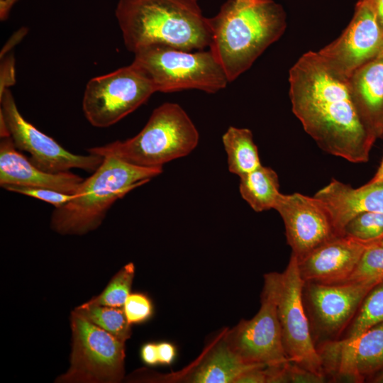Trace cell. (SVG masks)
<instances>
[{"instance_id":"obj_1","label":"cell","mask_w":383,"mask_h":383,"mask_svg":"<svg viewBox=\"0 0 383 383\" xmlns=\"http://www.w3.org/2000/svg\"><path fill=\"white\" fill-rule=\"evenodd\" d=\"M289 82L292 111L323 150L353 163L369 160L376 138L357 111L348 79L309 51L289 70Z\"/></svg>"},{"instance_id":"obj_2","label":"cell","mask_w":383,"mask_h":383,"mask_svg":"<svg viewBox=\"0 0 383 383\" xmlns=\"http://www.w3.org/2000/svg\"><path fill=\"white\" fill-rule=\"evenodd\" d=\"M209 22V48L230 82L248 70L287 27L284 10L274 0H226Z\"/></svg>"},{"instance_id":"obj_3","label":"cell","mask_w":383,"mask_h":383,"mask_svg":"<svg viewBox=\"0 0 383 383\" xmlns=\"http://www.w3.org/2000/svg\"><path fill=\"white\" fill-rule=\"evenodd\" d=\"M115 16L133 53L155 44L202 50L211 42L209 18L197 0H118Z\"/></svg>"},{"instance_id":"obj_4","label":"cell","mask_w":383,"mask_h":383,"mask_svg":"<svg viewBox=\"0 0 383 383\" xmlns=\"http://www.w3.org/2000/svg\"><path fill=\"white\" fill-rule=\"evenodd\" d=\"M101 165L81 183L74 197L55 208L50 226L60 234L82 235L99 227L112 205L162 169L131 165L113 156L104 157Z\"/></svg>"},{"instance_id":"obj_5","label":"cell","mask_w":383,"mask_h":383,"mask_svg":"<svg viewBox=\"0 0 383 383\" xmlns=\"http://www.w3.org/2000/svg\"><path fill=\"white\" fill-rule=\"evenodd\" d=\"M199 140L198 130L183 108L167 102L153 110L145 126L133 138L87 151L142 167L162 169L166 163L191 153Z\"/></svg>"},{"instance_id":"obj_6","label":"cell","mask_w":383,"mask_h":383,"mask_svg":"<svg viewBox=\"0 0 383 383\" xmlns=\"http://www.w3.org/2000/svg\"><path fill=\"white\" fill-rule=\"evenodd\" d=\"M133 64L150 79L156 92L198 89L215 94L230 82L212 52L150 45L136 50Z\"/></svg>"},{"instance_id":"obj_7","label":"cell","mask_w":383,"mask_h":383,"mask_svg":"<svg viewBox=\"0 0 383 383\" xmlns=\"http://www.w3.org/2000/svg\"><path fill=\"white\" fill-rule=\"evenodd\" d=\"M273 285L282 343L290 362L326 378L303 299L305 282L292 254L282 272L267 273Z\"/></svg>"},{"instance_id":"obj_8","label":"cell","mask_w":383,"mask_h":383,"mask_svg":"<svg viewBox=\"0 0 383 383\" xmlns=\"http://www.w3.org/2000/svg\"><path fill=\"white\" fill-rule=\"evenodd\" d=\"M155 92L150 79L131 63L87 82L83 112L91 126L107 128L133 112Z\"/></svg>"},{"instance_id":"obj_9","label":"cell","mask_w":383,"mask_h":383,"mask_svg":"<svg viewBox=\"0 0 383 383\" xmlns=\"http://www.w3.org/2000/svg\"><path fill=\"white\" fill-rule=\"evenodd\" d=\"M71 366L60 382H118L124 374L125 342L77 311L71 314Z\"/></svg>"},{"instance_id":"obj_10","label":"cell","mask_w":383,"mask_h":383,"mask_svg":"<svg viewBox=\"0 0 383 383\" xmlns=\"http://www.w3.org/2000/svg\"><path fill=\"white\" fill-rule=\"evenodd\" d=\"M372 282L338 284L305 282L303 299L316 345L338 340L345 331L369 291Z\"/></svg>"},{"instance_id":"obj_11","label":"cell","mask_w":383,"mask_h":383,"mask_svg":"<svg viewBox=\"0 0 383 383\" xmlns=\"http://www.w3.org/2000/svg\"><path fill=\"white\" fill-rule=\"evenodd\" d=\"M0 116L6 123L16 148L28 152V159L39 169L58 173L77 168L93 173L103 162L104 157L101 155H78L67 150L27 121L18 111L9 89L0 93Z\"/></svg>"},{"instance_id":"obj_12","label":"cell","mask_w":383,"mask_h":383,"mask_svg":"<svg viewBox=\"0 0 383 383\" xmlns=\"http://www.w3.org/2000/svg\"><path fill=\"white\" fill-rule=\"evenodd\" d=\"M224 338L229 348L248 362L275 366L290 362L284 349L274 291L267 273L264 275L258 312L226 331Z\"/></svg>"},{"instance_id":"obj_13","label":"cell","mask_w":383,"mask_h":383,"mask_svg":"<svg viewBox=\"0 0 383 383\" xmlns=\"http://www.w3.org/2000/svg\"><path fill=\"white\" fill-rule=\"evenodd\" d=\"M334 73L348 79L358 68L383 54V29L370 0H359L342 34L317 52Z\"/></svg>"},{"instance_id":"obj_14","label":"cell","mask_w":383,"mask_h":383,"mask_svg":"<svg viewBox=\"0 0 383 383\" xmlns=\"http://www.w3.org/2000/svg\"><path fill=\"white\" fill-rule=\"evenodd\" d=\"M316 348L326 376L362 382L383 370V322L352 340L326 342Z\"/></svg>"},{"instance_id":"obj_15","label":"cell","mask_w":383,"mask_h":383,"mask_svg":"<svg viewBox=\"0 0 383 383\" xmlns=\"http://www.w3.org/2000/svg\"><path fill=\"white\" fill-rule=\"evenodd\" d=\"M274 209L283 220L287 243L297 260L338 236L330 214L314 196L280 194Z\"/></svg>"},{"instance_id":"obj_16","label":"cell","mask_w":383,"mask_h":383,"mask_svg":"<svg viewBox=\"0 0 383 383\" xmlns=\"http://www.w3.org/2000/svg\"><path fill=\"white\" fill-rule=\"evenodd\" d=\"M367 245L348 236H336L297 260L299 274L305 282H345Z\"/></svg>"},{"instance_id":"obj_17","label":"cell","mask_w":383,"mask_h":383,"mask_svg":"<svg viewBox=\"0 0 383 383\" xmlns=\"http://www.w3.org/2000/svg\"><path fill=\"white\" fill-rule=\"evenodd\" d=\"M84 179L68 172L51 173L42 170L18 151L11 137L0 141V185L46 188L74 194Z\"/></svg>"},{"instance_id":"obj_18","label":"cell","mask_w":383,"mask_h":383,"mask_svg":"<svg viewBox=\"0 0 383 383\" xmlns=\"http://www.w3.org/2000/svg\"><path fill=\"white\" fill-rule=\"evenodd\" d=\"M314 196L323 204L338 235H341L344 226L355 216L383 211V180L370 181L355 189L333 179Z\"/></svg>"},{"instance_id":"obj_19","label":"cell","mask_w":383,"mask_h":383,"mask_svg":"<svg viewBox=\"0 0 383 383\" xmlns=\"http://www.w3.org/2000/svg\"><path fill=\"white\" fill-rule=\"evenodd\" d=\"M348 83L365 126L376 139L383 137V54L355 71Z\"/></svg>"},{"instance_id":"obj_20","label":"cell","mask_w":383,"mask_h":383,"mask_svg":"<svg viewBox=\"0 0 383 383\" xmlns=\"http://www.w3.org/2000/svg\"><path fill=\"white\" fill-rule=\"evenodd\" d=\"M262 365L243 360L228 345L224 335L189 378L196 383H235L245 372Z\"/></svg>"},{"instance_id":"obj_21","label":"cell","mask_w":383,"mask_h":383,"mask_svg":"<svg viewBox=\"0 0 383 383\" xmlns=\"http://www.w3.org/2000/svg\"><path fill=\"white\" fill-rule=\"evenodd\" d=\"M279 189V178L276 172L262 165L240 177V195L256 212L274 209L281 194Z\"/></svg>"},{"instance_id":"obj_22","label":"cell","mask_w":383,"mask_h":383,"mask_svg":"<svg viewBox=\"0 0 383 383\" xmlns=\"http://www.w3.org/2000/svg\"><path fill=\"white\" fill-rule=\"evenodd\" d=\"M230 172L241 177L254 170L261 162L251 131L230 126L222 136Z\"/></svg>"},{"instance_id":"obj_23","label":"cell","mask_w":383,"mask_h":383,"mask_svg":"<svg viewBox=\"0 0 383 383\" xmlns=\"http://www.w3.org/2000/svg\"><path fill=\"white\" fill-rule=\"evenodd\" d=\"M383 322V282L374 285L362 300L357 313L338 340H352Z\"/></svg>"},{"instance_id":"obj_24","label":"cell","mask_w":383,"mask_h":383,"mask_svg":"<svg viewBox=\"0 0 383 383\" xmlns=\"http://www.w3.org/2000/svg\"><path fill=\"white\" fill-rule=\"evenodd\" d=\"M75 311L123 342L131 337V325L123 309L86 302L77 307Z\"/></svg>"},{"instance_id":"obj_25","label":"cell","mask_w":383,"mask_h":383,"mask_svg":"<svg viewBox=\"0 0 383 383\" xmlns=\"http://www.w3.org/2000/svg\"><path fill=\"white\" fill-rule=\"evenodd\" d=\"M341 235L366 245L380 242L383 240V211L364 212L355 216L344 226Z\"/></svg>"},{"instance_id":"obj_26","label":"cell","mask_w":383,"mask_h":383,"mask_svg":"<svg viewBox=\"0 0 383 383\" xmlns=\"http://www.w3.org/2000/svg\"><path fill=\"white\" fill-rule=\"evenodd\" d=\"M134 274L133 263L126 265L112 277L102 293L87 303L116 308L123 306L131 294Z\"/></svg>"},{"instance_id":"obj_27","label":"cell","mask_w":383,"mask_h":383,"mask_svg":"<svg viewBox=\"0 0 383 383\" xmlns=\"http://www.w3.org/2000/svg\"><path fill=\"white\" fill-rule=\"evenodd\" d=\"M383 282V246L370 244L365 248L357 267L345 282Z\"/></svg>"},{"instance_id":"obj_28","label":"cell","mask_w":383,"mask_h":383,"mask_svg":"<svg viewBox=\"0 0 383 383\" xmlns=\"http://www.w3.org/2000/svg\"><path fill=\"white\" fill-rule=\"evenodd\" d=\"M123 307L130 325L146 321L152 316L153 312L150 299L141 293L130 294Z\"/></svg>"},{"instance_id":"obj_29","label":"cell","mask_w":383,"mask_h":383,"mask_svg":"<svg viewBox=\"0 0 383 383\" xmlns=\"http://www.w3.org/2000/svg\"><path fill=\"white\" fill-rule=\"evenodd\" d=\"M3 188L11 192L21 194L41 200L52 204L55 208L62 206L70 201L74 196V194H65L55 190L41 187L7 185Z\"/></svg>"},{"instance_id":"obj_30","label":"cell","mask_w":383,"mask_h":383,"mask_svg":"<svg viewBox=\"0 0 383 383\" xmlns=\"http://www.w3.org/2000/svg\"><path fill=\"white\" fill-rule=\"evenodd\" d=\"M265 367L252 368L243 373L235 383H266Z\"/></svg>"},{"instance_id":"obj_31","label":"cell","mask_w":383,"mask_h":383,"mask_svg":"<svg viewBox=\"0 0 383 383\" xmlns=\"http://www.w3.org/2000/svg\"><path fill=\"white\" fill-rule=\"evenodd\" d=\"M14 60L9 58L4 61L1 67L0 93L15 83Z\"/></svg>"},{"instance_id":"obj_32","label":"cell","mask_w":383,"mask_h":383,"mask_svg":"<svg viewBox=\"0 0 383 383\" xmlns=\"http://www.w3.org/2000/svg\"><path fill=\"white\" fill-rule=\"evenodd\" d=\"M158 363L170 365L174 359L176 350L174 346L167 342L157 343Z\"/></svg>"},{"instance_id":"obj_33","label":"cell","mask_w":383,"mask_h":383,"mask_svg":"<svg viewBox=\"0 0 383 383\" xmlns=\"http://www.w3.org/2000/svg\"><path fill=\"white\" fill-rule=\"evenodd\" d=\"M140 356L144 363L148 365L158 364L157 344L153 343L144 344L140 350Z\"/></svg>"},{"instance_id":"obj_34","label":"cell","mask_w":383,"mask_h":383,"mask_svg":"<svg viewBox=\"0 0 383 383\" xmlns=\"http://www.w3.org/2000/svg\"><path fill=\"white\" fill-rule=\"evenodd\" d=\"M18 0H6L0 3V18L1 21L6 20L9 14Z\"/></svg>"},{"instance_id":"obj_35","label":"cell","mask_w":383,"mask_h":383,"mask_svg":"<svg viewBox=\"0 0 383 383\" xmlns=\"http://www.w3.org/2000/svg\"><path fill=\"white\" fill-rule=\"evenodd\" d=\"M375 11L378 21L383 29V0H370Z\"/></svg>"},{"instance_id":"obj_36","label":"cell","mask_w":383,"mask_h":383,"mask_svg":"<svg viewBox=\"0 0 383 383\" xmlns=\"http://www.w3.org/2000/svg\"><path fill=\"white\" fill-rule=\"evenodd\" d=\"M380 180H383V159L381 162V164L377 172L375 173L374 176L370 181L374 182V181H380Z\"/></svg>"},{"instance_id":"obj_37","label":"cell","mask_w":383,"mask_h":383,"mask_svg":"<svg viewBox=\"0 0 383 383\" xmlns=\"http://www.w3.org/2000/svg\"><path fill=\"white\" fill-rule=\"evenodd\" d=\"M374 382L383 383V370L378 373V375L373 379Z\"/></svg>"},{"instance_id":"obj_38","label":"cell","mask_w":383,"mask_h":383,"mask_svg":"<svg viewBox=\"0 0 383 383\" xmlns=\"http://www.w3.org/2000/svg\"><path fill=\"white\" fill-rule=\"evenodd\" d=\"M377 244L383 246V240H381L380 242L377 243Z\"/></svg>"},{"instance_id":"obj_39","label":"cell","mask_w":383,"mask_h":383,"mask_svg":"<svg viewBox=\"0 0 383 383\" xmlns=\"http://www.w3.org/2000/svg\"><path fill=\"white\" fill-rule=\"evenodd\" d=\"M6 1V0H0V3H2L4 1Z\"/></svg>"}]
</instances>
